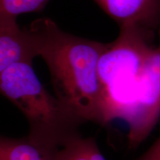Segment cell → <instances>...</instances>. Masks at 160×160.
Wrapping results in <instances>:
<instances>
[{
	"instance_id": "10",
	"label": "cell",
	"mask_w": 160,
	"mask_h": 160,
	"mask_svg": "<svg viewBox=\"0 0 160 160\" xmlns=\"http://www.w3.org/2000/svg\"><path fill=\"white\" fill-rule=\"evenodd\" d=\"M134 160H160V137L143 154Z\"/></svg>"
},
{
	"instance_id": "3",
	"label": "cell",
	"mask_w": 160,
	"mask_h": 160,
	"mask_svg": "<svg viewBox=\"0 0 160 160\" xmlns=\"http://www.w3.org/2000/svg\"><path fill=\"white\" fill-rule=\"evenodd\" d=\"M146 28L137 25L120 28L117 39L107 44L98 65L102 88L139 77L144 62L153 49L149 44Z\"/></svg>"
},
{
	"instance_id": "6",
	"label": "cell",
	"mask_w": 160,
	"mask_h": 160,
	"mask_svg": "<svg viewBox=\"0 0 160 160\" xmlns=\"http://www.w3.org/2000/svg\"><path fill=\"white\" fill-rule=\"evenodd\" d=\"M104 11L119 24L147 25L160 15V0H93Z\"/></svg>"
},
{
	"instance_id": "9",
	"label": "cell",
	"mask_w": 160,
	"mask_h": 160,
	"mask_svg": "<svg viewBox=\"0 0 160 160\" xmlns=\"http://www.w3.org/2000/svg\"><path fill=\"white\" fill-rule=\"evenodd\" d=\"M50 0H0V17L17 19L22 13L39 12Z\"/></svg>"
},
{
	"instance_id": "8",
	"label": "cell",
	"mask_w": 160,
	"mask_h": 160,
	"mask_svg": "<svg viewBox=\"0 0 160 160\" xmlns=\"http://www.w3.org/2000/svg\"><path fill=\"white\" fill-rule=\"evenodd\" d=\"M55 160H106L93 137L74 138L61 148L55 154Z\"/></svg>"
},
{
	"instance_id": "1",
	"label": "cell",
	"mask_w": 160,
	"mask_h": 160,
	"mask_svg": "<svg viewBox=\"0 0 160 160\" xmlns=\"http://www.w3.org/2000/svg\"><path fill=\"white\" fill-rule=\"evenodd\" d=\"M27 29L37 57L48 67L56 97L84 123L105 125L98 65L107 44L67 33L49 18Z\"/></svg>"
},
{
	"instance_id": "2",
	"label": "cell",
	"mask_w": 160,
	"mask_h": 160,
	"mask_svg": "<svg viewBox=\"0 0 160 160\" xmlns=\"http://www.w3.org/2000/svg\"><path fill=\"white\" fill-rule=\"evenodd\" d=\"M0 93L22 113L29 125L28 137L51 151H57L81 136L84 122L42 84L32 63L19 62L0 73Z\"/></svg>"
},
{
	"instance_id": "7",
	"label": "cell",
	"mask_w": 160,
	"mask_h": 160,
	"mask_svg": "<svg viewBox=\"0 0 160 160\" xmlns=\"http://www.w3.org/2000/svg\"><path fill=\"white\" fill-rule=\"evenodd\" d=\"M57 151H51L28 137L0 136V160H55Z\"/></svg>"
},
{
	"instance_id": "4",
	"label": "cell",
	"mask_w": 160,
	"mask_h": 160,
	"mask_svg": "<svg viewBox=\"0 0 160 160\" xmlns=\"http://www.w3.org/2000/svg\"><path fill=\"white\" fill-rule=\"evenodd\" d=\"M159 116L160 42L146 59L139 75L137 108L133 121L128 125L130 148H137L148 137Z\"/></svg>"
},
{
	"instance_id": "5",
	"label": "cell",
	"mask_w": 160,
	"mask_h": 160,
	"mask_svg": "<svg viewBox=\"0 0 160 160\" xmlns=\"http://www.w3.org/2000/svg\"><path fill=\"white\" fill-rule=\"evenodd\" d=\"M37 57L27 28H21L17 19L0 17V73L15 62L33 63Z\"/></svg>"
}]
</instances>
